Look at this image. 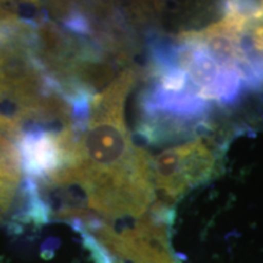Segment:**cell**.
I'll return each instance as SVG.
<instances>
[{
	"label": "cell",
	"mask_w": 263,
	"mask_h": 263,
	"mask_svg": "<svg viewBox=\"0 0 263 263\" xmlns=\"http://www.w3.org/2000/svg\"><path fill=\"white\" fill-rule=\"evenodd\" d=\"M217 154L202 138L171 147L151 161L154 186L166 205L205 183L215 173Z\"/></svg>",
	"instance_id": "2"
},
{
	"label": "cell",
	"mask_w": 263,
	"mask_h": 263,
	"mask_svg": "<svg viewBox=\"0 0 263 263\" xmlns=\"http://www.w3.org/2000/svg\"><path fill=\"white\" fill-rule=\"evenodd\" d=\"M11 139L0 132V224H4L14 215L12 210L21 184V156Z\"/></svg>",
	"instance_id": "4"
},
{
	"label": "cell",
	"mask_w": 263,
	"mask_h": 263,
	"mask_svg": "<svg viewBox=\"0 0 263 263\" xmlns=\"http://www.w3.org/2000/svg\"><path fill=\"white\" fill-rule=\"evenodd\" d=\"M12 24H14V20L12 18L0 17V49H2L3 44L6 42V39L9 38L10 33H11Z\"/></svg>",
	"instance_id": "6"
},
{
	"label": "cell",
	"mask_w": 263,
	"mask_h": 263,
	"mask_svg": "<svg viewBox=\"0 0 263 263\" xmlns=\"http://www.w3.org/2000/svg\"><path fill=\"white\" fill-rule=\"evenodd\" d=\"M166 223V219L146 213L133 229L118 233L110 226H103L94 239L115 255L133 263H176L168 251Z\"/></svg>",
	"instance_id": "3"
},
{
	"label": "cell",
	"mask_w": 263,
	"mask_h": 263,
	"mask_svg": "<svg viewBox=\"0 0 263 263\" xmlns=\"http://www.w3.org/2000/svg\"><path fill=\"white\" fill-rule=\"evenodd\" d=\"M138 71L127 67L90 101L87 124L68 164L50 182L78 184L88 206L106 219L141 218L154 199L150 155L132 141L124 104Z\"/></svg>",
	"instance_id": "1"
},
{
	"label": "cell",
	"mask_w": 263,
	"mask_h": 263,
	"mask_svg": "<svg viewBox=\"0 0 263 263\" xmlns=\"http://www.w3.org/2000/svg\"><path fill=\"white\" fill-rule=\"evenodd\" d=\"M0 132L8 134L14 140H18L20 136H21V126L11 117H9L8 115L0 111Z\"/></svg>",
	"instance_id": "5"
}]
</instances>
